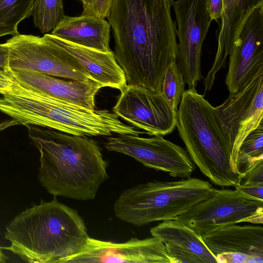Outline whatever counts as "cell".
<instances>
[{
	"instance_id": "1",
	"label": "cell",
	"mask_w": 263,
	"mask_h": 263,
	"mask_svg": "<svg viewBox=\"0 0 263 263\" xmlns=\"http://www.w3.org/2000/svg\"><path fill=\"white\" fill-rule=\"evenodd\" d=\"M174 0H112L106 18L115 55L128 85L160 92L167 66L178 58Z\"/></svg>"
},
{
	"instance_id": "2",
	"label": "cell",
	"mask_w": 263,
	"mask_h": 263,
	"mask_svg": "<svg viewBox=\"0 0 263 263\" xmlns=\"http://www.w3.org/2000/svg\"><path fill=\"white\" fill-rule=\"evenodd\" d=\"M27 128L40 154L37 179L47 192L77 200L93 199L108 178V163L96 141L49 128Z\"/></svg>"
},
{
	"instance_id": "3",
	"label": "cell",
	"mask_w": 263,
	"mask_h": 263,
	"mask_svg": "<svg viewBox=\"0 0 263 263\" xmlns=\"http://www.w3.org/2000/svg\"><path fill=\"white\" fill-rule=\"evenodd\" d=\"M88 237L81 216L54 196L16 215L5 229L10 245L2 248L26 262L60 263L81 250Z\"/></svg>"
},
{
	"instance_id": "4",
	"label": "cell",
	"mask_w": 263,
	"mask_h": 263,
	"mask_svg": "<svg viewBox=\"0 0 263 263\" xmlns=\"http://www.w3.org/2000/svg\"><path fill=\"white\" fill-rule=\"evenodd\" d=\"M12 83L0 90V111L27 127L39 126L67 134L92 137L143 134L106 109L90 110Z\"/></svg>"
},
{
	"instance_id": "5",
	"label": "cell",
	"mask_w": 263,
	"mask_h": 263,
	"mask_svg": "<svg viewBox=\"0 0 263 263\" xmlns=\"http://www.w3.org/2000/svg\"><path fill=\"white\" fill-rule=\"evenodd\" d=\"M176 126L191 160L211 182L221 187L239 183L242 174L232 165L230 144L214 107L195 88L182 95Z\"/></svg>"
},
{
	"instance_id": "6",
	"label": "cell",
	"mask_w": 263,
	"mask_h": 263,
	"mask_svg": "<svg viewBox=\"0 0 263 263\" xmlns=\"http://www.w3.org/2000/svg\"><path fill=\"white\" fill-rule=\"evenodd\" d=\"M213 193V187L208 181L197 178L153 180L124 190L113 209L120 220L141 227L154 221L175 220Z\"/></svg>"
},
{
	"instance_id": "7",
	"label": "cell",
	"mask_w": 263,
	"mask_h": 263,
	"mask_svg": "<svg viewBox=\"0 0 263 263\" xmlns=\"http://www.w3.org/2000/svg\"><path fill=\"white\" fill-rule=\"evenodd\" d=\"M202 235L241 222L263 223V201L235 189L213 187V194L175 219Z\"/></svg>"
},
{
	"instance_id": "8",
	"label": "cell",
	"mask_w": 263,
	"mask_h": 263,
	"mask_svg": "<svg viewBox=\"0 0 263 263\" xmlns=\"http://www.w3.org/2000/svg\"><path fill=\"white\" fill-rule=\"evenodd\" d=\"M6 43L9 50L8 68L34 71L53 77L84 82L90 80L81 64L51 39L21 34Z\"/></svg>"
},
{
	"instance_id": "9",
	"label": "cell",
	"mask_w": 263,
	"mask_h": 263,
	"mask_svg": "<svg viewBox=\"0 0 263 263\" xmlns=\"http://www.w3.org/2000/svg\"><path fill=\"white\" fill-rule=\"evenodd\" d=\"M214 110L230 144L232 165L240 173L236 166L239 149L246 137L262 121L263 70L239 90L230 93Z\"/></svg>"
},
{
	"instance_id": "10",
	"label": "cell",
	"mask_w": 263,
	"mask_h": 263,
	"mask_svg": "<svg viewBox=\"0 0 263 263\" xmlns=\"http://www.w3.org/2000/svg\"><path fill=\"white\" fill-rule=\"evenodd\" d=\"M172 7L178 27L177 63L189 88H195L202 77L201 48L213 20L206 0L174 1Z\"/></svg>"
},
{
	"instance_id": "11",
	"label": "cell",
	"mask_w": 263,
	"mask_h": 263,
	"mask_svg": "<svg viewBox=\"0 0 263 263\" xmlns=\"http://www.w3.org/2000/svg\"><path fill=\"white\" fill-rule=\"evenodd\" d=\"M105 147L109 151L128 155L145 166L166 172L174 177L189 178L195 168L186 150L162 135L143 138L132 134L118 135L108 138Z\"/></svg>"
},
{
	"instance_id": "12",
	"label": "cell",
	"mask_w": 263,
	"mask_h": 263,
	"mask_svg": "<svg viewBox=\"0 0 263 263\" xmlns=\"http://www.w3.org/2000/svg\"><path fill=\"white\" fill-rule=\"evenodd\" d=\"M120 92L113 107L118 117L151 136H164L174 130L177 111L160 91L127 85Z\"/></svg>"
},
{
	"instance_id": "13",
	"label": "cell",
	"mask_w": 263,
	"mask_h": 263,
	"mask_svg": "<svg viewBox=\"0 0 263 263\" xmlns=\"http://www.w3.org/2000/svg\"><path fill=\"white\" fill-rule=\"evenodd\" d=\"M173 263L159 239L132 238L123 242L97 239L89 236L83 248L60 263Z\"/></svg>"
},
{
	"instance_id": "14",
	"label": "cell",
	"mask_w": 263,
	"mask_h": 263,
	"mask_svg": "<svg viewBox=\"0 0 263 263\" xmlns=\"http://www.w3.org/2000/svg\"><path fill=\"white\" fill-rule=\"evenodd\" d=\"M226 84L230 93L241 89L263 70V5L246 17L229 55Z\"/></svg>"
},
{
	"instance_id": "15",
	"label": "cell",
	"mask_w": 263,
	"mask_h": 263,
	"mask_svg": "<svg viewBox=\"0 0 263 263\" xmlns=\"http://www.w3.org/2000/svg\"><path fill=\"white\" fill-rule=\"evenodd\" d=\"M217 263H263V228L224 226L201 235Z\"/></svg>"
},
{
	"instance_id": "16",
	"label": "cell",
	"mask_w": 263,
	"mask_h": 263,
	"mask_svg": "<svg viewBox=\"0 0 263 263\" xmlns=\"http://www.w3.org/2000/svg\"><path fill=\"white\" fill-rule=\"evenodd\" d=\"M10 78L28 88L88 109H95V96L102 88L90 80L84 82L65 81L40 72L7 68Z\"/></svg>"
},
{
	"instance_id": "17",
	"label": "cell",
	"mask_w": 263,
	"mask_h": 263,
	"mask_svg": "<svg viewBox=\"0 0 263 263\" xmlns=\"http://www.w3.org/2000/svg\"><path fill=\"white\" fill-rule=\"evenodd\" d=\"M150 233L163 243L173 263H217L201 235L181 222L162 221Z\"/></svg>"
},
{
	"instance_id": "18",
	"label": "cell",
	"mask_w": 263,
	"mask_h": 263,
	"mask_svg": "<svg viewBox=\"0 0 263 263\" xmlns=\"http://www.w3.org/2000/svg\"><path fill=\"white\" fill-rule=\"evenodd\" d=\"M220 24L216 32L217 49L211 69L204 79V87L211 89L217 74L226 64L240 27L248 15L263 5V0H222Z\"/></svg>"
},
{
	"instance_id": "19",
	"label": "cell",
	"mask_w": 263,
	"mask_h": 263,
	"mask_svg": "<svg viewBox=\"0 0 263 263\" xmlns=\"http://www.w3.org/2000/svg\"><path fill=\"white\" fill-rule=\"evenodd\" d=\"M50 35L55 43L81 64L89 79L102 87H109L121 91L126 87L127 81L124 72L117 63L114 52L96 50Z\"/></svg>"
},
{
	"instance_id": "20",
	"label": "cell",
	"mask_w": 263,
	"mask_h": 263,
	"mask_svg": "<svg viewBox=\"0 0 263 263\" xmlns=\"http://www.w3.org/2000/svg\"><path fill=\"white\" fill-rule=\"evenodd\" d=\"M111 26L105 18L89 15L65 16L52 29L51 34L77 45L110 52Z\"/></svg>"
},
{
	"instance_id": "21",
	"label": "cell",
	"mask_w": 263,
	"mask_h": 263,
	"mask_svg": "<svg viewBox=\"0 0 263 263\" xmlns=\"http://www.w3.org/2000/svg\"><path fill=\"white\" fill-rule=\"evenodd\" d=\"M35 0H0V37L18 35V25L32 15Z\"/></svg>"
},
{
	"instance_id": "22",
	"label": "cell",
	"mask_w": 263,
	"mask_h": 263,
	"mask_svg": "<svg viewBox=\"0 0 263 263\" xmlns=\"http://www.w3.org/2000/svg\"><path fill=\"white\" fill-rule=\"evenodd\" d=\"M34 24L41 32L52 30L65 16L62 0H35L32 14Z\"/></svg>"
},
{
	"instance_id": "23",
	"label": "cell",
	"mask_w": 263,
	"mask_h": 263,
	"mask_svg": "<svg viewBox=\"0 0 263 263\" xmlns=\"http://www.w3.org/2000/svg\"><path fill=\"white\" fill-rule=\"evenodd\" d=\"M263 159V121L244 139L239 149L236 166L242 173L256 161Z\"/></svg>"
},
{
	"instance_id": "24",
	"label": "cell",
	"mask_w": 263,
	"mask_h": 263,
	"mask_svg": "<svg viewBox=\"0 0 263 263\" xmlns=\"http://www.w3.org/2000/svg\"><path fill=\"white\" fill-rule=\"evenodd\" d=\"M185 81L176 62L166 67L162 82L161 90L163 98L177 111L185 91Z\"/></svg>"
},
{
	"instance_id": "25",
	"label": "cell",
	"mask_w": 263,
	"mask_h": 263,
	"mask_svg": "<svg viewBox=\"0 0 263 263\" xmlns=\"http://www.w3.org/2000/svg\"><path fill=\"white\" fill-rule=\"evenodd\" d=\"M263 185V159L256 161L242 173L237 185Z\"/></svg>"
},
{
	"instance_id": "26",
	"label": "cell",
	"mask_w": 263,
	"mask_h": 263,
	"mask_svg": "<svg viewBox=\"0 0 263 263\" xmlns=\"http://www.w3.org/2000/svg\"><path fill=\"white\" fill-rule=\"evenodd\" d=\"M111 1L112 0H97L89 15L101 18H106Z\"/></svg>"
},
{
	"instance_id": "27",
	"label": "cell",
	"mask_w": 263,
	"mask_h": 263,
	"mask_svg": "<svg viewBox=\"0 0 263 263\" xmlns=\"http://www.w3.org/2000/svg\"><path fill=\"white\" fill-rule=\"evenodd\" d=\"M234 187L249 196L263 201V185H236Z\"/></svg>"
},
{
	"instance_id": "28",
	"label": "cell",
	"mask_w": 263,
	"mask_h": 263,
	"mask_svg": "<svg viewBox=\"0 0 263 263\" xmlns=\"http://www.w3.org/2000/svg\"><path fill=\"white\" fill-rule=\"evenodd\" d=\"M206 4L212 20L217 22L222 14V0H206Z\"/></svg>"
},
{
	"instance_id": "29",
	"label": "cell",
	"mask_w": 263,
	"mask_h": 263,
	"mask_svg": "<svg viewBox=\"0 0 263 263\" xmlns=\"http://www.w3.org/2000/svg\"><path fill=\"white\" fill-rule=\"evenodd\" d=\"M9 50L7 44H0V68H8Z\"/></svg>"
},
{
	"instance_id": "30",
	"label": "cell",
	"mask_w": 263,
	"mask_h": 263,
	"mask_svg": "<svg viewBox=\"0 0 263 263\" xmlns=\"http://www.w3.org/2000/svg\"><path fill=\"white\" fill-rule=\"evenodd\" d=\"M83 4V10L81 14L89 15L97 0H80Z\"/></svg>"
},
{
	"instance_id": "31",
	"label": "cell",
	"mask_w": 263,
	"mask_h": 263,
	"mask_svg": "<svg viewBox=\"0 0 263 263\" xmlns=\"http://www.w3.org/2000/svg\"><path fill=\"white\" fill-rule=\"evenodd\" d=\"M20 125V123L13 119L0 120V132L10 127Z\"/></svg>"
},
{
	"instance_id": "32",
	"label": "cell",
	"mask_w": 263,
	"mask_h": 263,
	"mask_svg": "<svg viewBox=\"0 0 263 263\" xmlns=\"http://www.w3.org/2000/svg\"><path fill=\"white\" fill-rule=\"evenodd\" d=\"M0 82L9 87L12 81L8 73L3 69L0 68Z\"/></svg>"
},
{
	"instance_id": "33",
	"label": "cell",
	"mask_w": 263,
	"mask_h": 263,
	"mask_svg": "<svg viewBox=\"0 0 263 263\" xmlns=\"http://www.w3.org/2000/svg\"><path fill=\"white\" fill-rule=\"evenodd\" d=\"M2 247L0 246V263H4L6 262L8 257L5 255L3 251Z\"/></svg>"
}]
</instances>
